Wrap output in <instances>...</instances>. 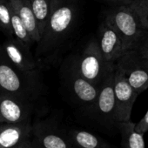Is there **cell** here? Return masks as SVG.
<instances>
[{"instance_id": "obj_1", "label": "cell", "mask_w": 148, "mask_h": 148, "mask_svg": "<svg viewBox=\"0 0 148 148\" xmlns=\"http://www.w3.org/2000/svg\"><path fill=\"white\" fill-rule=\"evenodd\" d=\"M78 16L77 0H52L51 14L34 55L38 66L55 58L75 26Z\"/></svg>"}, {"instance_id": "obj_2", "label": "cell", "mask_w": 148, "mask_h": 148, "mask_svg": "<svg viewBox=\"0 0 148 148\" xmlns=\"http://www.w3.org/2000/svg\"><path fill=\"white\" fill-rule=\"evenodd\" d=\"M43 83L39 69L22 71L13 65L0 47V93L34 101L41 94Z\"/></svg>"}, {"instance_id": "obj_3", "label": "cell", "mask_w": 148, "mask_h": 148, "mask_svg": "<svg viewBox=\"0 0 148 148\" xmlns=\"http://www.w3.org/2000/svg\"><path fill=\"white\" fill-rule=\"evenodd\" d=\"M105 20L121 38L125 52L135 50L148 31L142 25L138 15L131 5L112 6L106 12Z\"/></svg>"}, {"instance_id": "obj_4", "label": "cell", "mask_w": 148, "mask_h": 148, "mask_svg": "<svg viewBox=\"0 0 148 148\" xmlns=\"http://www.w3.org/2000/svg\"><path fill=\"white\" fill-rule=\"evenodd\" d=\"M71 64L81 76L98 86L115 70V64L104 59L97 38H92L86 43L80 55Z\"/></svg>"}, {"instance_id": "obj_5", "label": "cell", "mask_w": 148, "mask_h": 148, "mask_svg": "<svg viewBox=\"0 0 148 148\" xmlns=\"http://www.w3.org/2000/svg\"><path fill=\"white\" fill-rule=\"evenodd\" d=\"M115 66L121 71L138 95L148 89V63L136 50L125 52L116 62Z\"/></svg>"}, {"instance_id": "obj_6", "label": "cell", "mask_w": 148, "mask_h": 148, "mask_svg": "<svg viewBox=\"0 0 148 148\" xmlns=\"http://www.w3.org/2000/svg\"><path fill=\"white\" fill-rule=\"evenodd\" d=\"M32 141L38 148H73L68 132L62 130L52 118L32 125Z\"/></svg>"}, {"instance_id": "obj_7", "label": "cell", "mask_w": 148, "mask_h": 148, "mask_svg": "<svg viewBox=\"0 0 148 148\" xmlns=\"http://www.w3.org/2000/svg\"><path fill=\"white\" fill-rule=\"evenodd\" d=\"M64 81L74 100L92 112L96 104L99 86L81 76L72 64L64 72Z\"/></svg>"}, {"instance_id": "obj_8", "label": "cell", "mask_w": 148, "mask_h": 148, "mask_svg": "<svg viewBox=\"0 0 148 148\" xmlns=\"http://www.w3.org/2000/svg\"><path fill=\"white\" fill-rule=\"evenodd\" d=\"M33 101L7 93H0V124L31 122Z\"/></svg>"}, {"instance_id": "obj_9", "label": "cell", "mask_w": 148, "mask_h": 148, "mask_svg": "<svg viewBox=\"0 0 148 148\" xmlns=\"http://www.w3.org/2000/svg\"><path fill=\"white\" fill-rule=\"evenodd\" d=\"M114 94H115V119L117 125L120 122L131 120L133 105L138 94L129 84L126 78L115 66L114 72Z\"/></svg>"}, {"instance_id": "obj_10", "label": "cell", "mask_w": 148, "mask_h": 148, "mask_svg": "<svg viewBox=\"0 0 148 148\" xmlns=\"http://www.w3.org/2000/svg\"><path fill=\"white\" fill-rule=\"evenodd\" d=\"M114 71L110 73L99 86V95L92 114L105 125H117L115 119Z\"/></svg>"}, {"instance_id": "obj_11", "label": "cell", "mask_w": 148, "mask_h": 148, "mask_svg": "<svg viewBox=\"0 0 148 148\" xmlns=\"http://www.w3.org/2000/svg\"><path fill=\"white\" fill-rule=\"evenodd\" d=\"M0 47L5 58L17 68L22 71L38 69V64L31 51V47L18 38H9Z\"/></svg>"}, {"instance_id": "obj_12", "label": "cell", "mask_w": 148, "mask_h": 148, "mask_svg": "<svg viewBox=\"0 0 148 148\" xmlns=\"http://www.w3.org/2000/svg\"><path fill=\"white\" fill-rule=\"evenodd\" d=\"M97 39L102 56L108 63L116 64L125 52L121 38L105 19L99 27Z\"/></svg>"}, {"instance_id": "obj_13", "label": "cell", "mask_w": 148, "mask_h": 148, "mask_svg": "<svg viewBox=\"0 0 148 148\" xmlns=\"http://www.w3.org/2000/svg\"><path fill=\"white\" fill-rule=\"evenodd\" d=\"M32 139L31 122L0 124V148H14Z\"/></svg>"}, {"instance_id": "obj_14", "label": "cell", "mask_w": 148, "mask_h": 148, "mask_svg": "<svg viewBox=\"0 0 148 148\" xmlns=\"http://www.w3.org/2000/svg\"><path fill=\"white\" fill-rule=\"evenodd\" d=\"M10 4L25 24L33 41L37 44L40 40L41 36L30 0H10Z\"/></svg>"}, {"instance_id": "obj_15", "label": "cell", "mask_w": 148, "mask_h": 148, "mask_svg": "<svg viewBox=\"0 0 148 148\" xmlns=\"http://www.w3.org/2000/svg\"><path fill=\"white\" fill-rule=\"evenodd\" d=\"M68 135L73 148H112L108 142L86 130H69Z\"/></svg>"}, {"instance_id": "obj_16", "label": "cell", "mask_w": 148, "mask_h": 148, "mask_svg": "<svg viewBox=\"0 0 148 148\" xmlns=\"http://www.w3.org/2000/svg\"><path fill=\"white\" fill-rule=\"evenodd\" d=\"M121 134L122 148H145L144 134L136 131V123L129 120L117 125Z\"/></svg>"}, {"instance_id": "obj_17", "label": "cell", "mask_w": 148, "mask_h": 148, "mask_svg": "<svg viewBox=\"0 0 148 148\" xmlns=\"http://www.w3.org/2000/svg\"><path fill=\"white\" fill-rule=\"evenodd\" d=\"M30 2L42 37L51 14L52 0H30Z\"/></svg>"}, {"instance_id": "obj_18", "label": "cell", "mask_w": 148, "mask_h": 148, "mask_svg": "<svg viewBox=\"0 0 148 148\" xmlns=\"http://www.w3.org/2000/svg\"><path fill=\"white\" fill-rule=\"evenodd\" d=\"M0 30L8 38L14 36L12 25V6L10 0H0Z\"/></svg>"}, {"instance_id": "obj_19", "label": "cell", "mask_w": 148, "mask_h": 148, "mask_svg": "<svg viewBox=\"0 0 148 148\" xmlns=\"http://www.w3.org/2000/svg\"><path fill=\"white\" fill-rule=\"evenodd\" d=\"M12 25L13 33H14L15 38H17L19 40H21L22 42L25 43L30 47H32L35 44V42L30 36L25 24L19 18L18 13L12 9Z\"/></svg>"}, {"instance_id": "obj_20", "label": "cell", "mask_w": 148, "mask_h": 148, "mask_svg": "<svg viewBox=\"0 0 148 148\" xmlns=\"http://www.w3.org/2000/svg\"><path fill=\"white\" fill-rule=\"evenodd\" d=\"M130 5L138 15L142 25L148 30V0H133Z\"/></svg>"}, {"instance_id": "obj_21", "label": "cell", "mask_w": 148, "mask_h": 148, "mask_svg": "<svg viewBox=\"0 0 148 148\" xmlns=\"http://www.w3.org/2000/svg\"><path fill=\"white\" fill-rule=\"evenodd\" d=\"M135 50L138 51L139 56L148 63V31L138 44Z\"/></svg>"}, {"instance_id": "obj_22", "label": "cell", "mask_w": 148, "mask_h": 148, "mask_svg": "<svg viewBox=\"0 0 148 148\" xmlns=\"http://www.w3.org/2000/svg\"><path fill=\"white\" fill-rule=\"evenodd\" d=\"M135 129L137 132L145 134V132H148V110L144 115V117L136 124Z\"/></svg>"}, {"instance_id": "obj_23", "label": "cell", "mask_w": 148, "mask_h": 148, "mask_svg": "<svg viewBox=\"0 0 148 148\" xmlns=\"http://www.w3.org/2000/svg\"><path fill=\"white\" fill-rule=\"evenodd\" d=\"M97 1L108 4V5H112V6H118V5H130L133 0H97Z\"/></svg>"}, {"instance_id": "obj_24", "label": "cell", "mask_w": 148, "mask_h": 148, "mask_svg": "<svg viewBox=\"0 0 148 148\" xmlns=\"http://www.w3.org/2000/svg\"><path fill=\"white\" fill-rule=\"evenodd\" d=\"M14 148H38V147L35 145V144L33 143V141L32 139V140H29V141H27L17 147H14Z\"/></svg>"}]
</instances>
